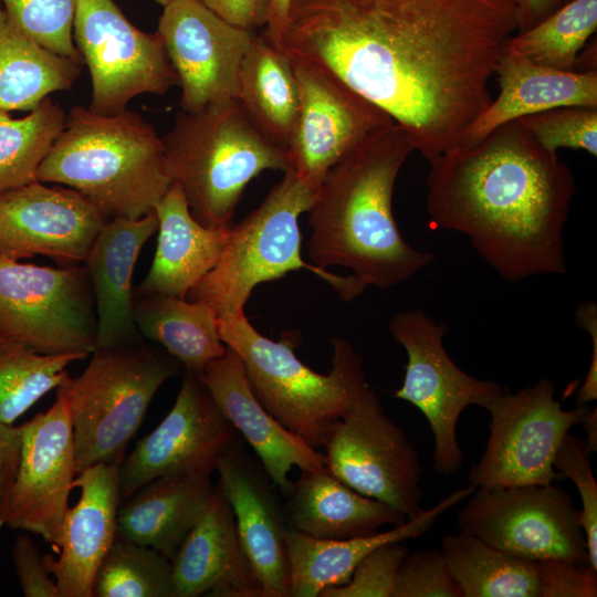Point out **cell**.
Wrapping results in <instances>:
<instances>
[{"label":"cell","mask_w":597,"mask_h":597,"mask_svg":"<svg viewBox=\"0 0 597 597\" xmlns=\"http://www.w3.org/2000/svg\"><path fill=\"white\" fill-rule=\"evenodd\" d=\"M517 27L511 0H292L281 49L386 112L431 163L492 102Z\"/></svg>","instance_id":"cell-1"},{"label":"cell","mask_w":597,"mask_h":597,"mask_svg":"<svg viewBox=\"0 0 597 597\" xmlns=\"http://www.w3.org/2000/svg\"><path fill=\"white\" fill-rule=\"evenodd\" d=\"M429 165L432 227L465 235L507 282L566 272L563 230L575 178L517 119Z\"/></svg>","instance_id":"cell-2"},{"label":"cell","mask_w":597,"mask_h":597,"mask_svg":"<svg viewBox=\"0 0 597 597\" xmlns=\"http://www.w3.org/2000/svg\"><path fill=\"white\" fill-rule=\"evenodd\" d=\"M413 151L396 123L353 148L326 174L308 209L311 264L344 266L363 285L388 290L434 261L409 244L392 213L397 177Z\"/></svg>","instance_id":"cell-3"},{"label":"cell","mask_w":597,"mask_h":597,"mask_svg":"<svg viewBox=\"0 0 597 597\" xmlns=\"http://www.w3.org/2000/svg\"><path fill=\"white\" fill-rule=\"evenodd\" d=\"M36 179L78 191L109 219L153 212L171 185L161 137L138 113L102 115L82 106L66 115Z\"/></svg>","instance_id":"cell-4"},{"label":"cell","mask_w":597,"mask_h":597,"mask_svg":"<svg viewBox=\"0 0 597 597\" xmlns=\"http://www.w3.org/2000/svg\"><path fill=\"white\" fill-rule=\"evenodd\" d=\"M161 140L170 184L206 227H231L248 184L264 170L290 167L287 150L260 130L237 98L178 112Z\"/></svg>","instance_id":"cell-5"},{"label":"cell","mask_w":597,"mask_h":597,"mask_svg":"<svg viewBox=\"0 0 597 597\" xmlns=\"http://www.w3.org/2000/svg\"><path fill=\"white\" fill-rule=\"evenodd\" d=\"M217 323L221 341L240 356L256 399L312 448L323 447L328 428L369 386L360 355L344 338H332V368L324 375L295 355L292 333L270 339L245 313L217 318Z\"/></svg>","instance_id":"cell-6"},{"label":"cell","mask_w":597,"mask_h":597,"mask_svg":"<svg viewBox=\"0 0 597 597\" xmlns=\"http://www.w3.org/2000/svg\"><path fill=\"white\" fill-rule=\"evenodd\" d=\"M283 174L261 205L230 228L217 264L187 295L209 306L217 318L244 313L256 285L300 269L320 276L346 302L365 290L352 275L333 274L303 260L298 218L308 211L316 191L293 170Z\"/></svg>","instance_id":"cell-7"},{"label":"cell","mask_w":597,"mask_h":597,"mask_svg":"<svg viewBox=\"0 0 597 597\" xmlns=\"http://www.w3.org/2000/svg\"><path fill=\"white\" fill-rule=\"evenodd\" d=\"M178 360L135 342L96 348L85 370L59 390L67 398L76 472L122 460L160 386Z\"/></svg>","instance_id":"cell-8"},{"label":"cell","mask_w":597,"mask_h":597,"mask_svg":"<svg viewBox=\"0 0 597 597\" xmlns=\"http://www.w3.org/2000/svg\"><path fill=\"white\" fill-rule=\"evenodd\" d=\"M97 314L85 264L39 266L0 258V342L44 355L96 349Z\"/></svg>","instance_id":"cell-9"},{"label":"cell","mask_w":597,"mask_h":597,"mask_svg":"<svg viewBox=\"0 0 597 597\" xmlns=\"http://www.w3.org/2000/svg\"><path fill=\"white\" fill-rule=\"evenodd\" d=\"M388 329L408 357L402 385L394 397L423 413L433 437V469L441 475L453 474L463 463L457 439L462 411L471 405L486 409L505 387L472 377L458 367L443 345L448 325L437 323L421 310L396 313Z\"/></svg>","instance_id":"cell-10"},{"label":"cell","mask_w":597,"mask_h":597,"mask_svg":"<svg viewBox=\"0 0 597 597\" xmlns=\"http://www.w3.org/2000/svg\"><path fill=\"white\" fill-rule=\"evenodd\" d=\"M548 378L512 394L505 387L486 408L490 434L481 459L471 468L474 489L548 484L563 476L554 468L556 452L569 430L582 425L591 408L565 410Z\"/></svg>","instance_id":"cell-11"},{"label":"cell","mask_w":597,"mask_h":597,"mask_svg":"<svg viewBox=\"0 0 597 597\" xmlns=\"http://www.w3.org/2000/svg\"><path fill=\"white\" fill-rule=\"evenodd\" d=\"M457 525L461 532L526 559L589 564L580 510L553 482L475 489L458 513Z\"/></svg>","instance_id":"cell-12"},{"label":"cell","mask_w":597,"mask_h":597,"mask_svg":"<svg viewBox=\"0 0 597 597\" xmlns=\"http://www.w3.org/2000/svg\"><path fill=\"white\" fill-rule=\"evenodd\" d=\"M323 448L326 467L355 491L390 505L408 520L425 511L418 452L386 415L370 386L328 428Z\"/></svg>","instance_id":"cell-13"},{"label":"cell","mask_w":597,"mask_h":597,"mask_svg":"<svg viewBox=\"0 0 597 597\" xmlns=\"http://www.w3.org/2000/svg\"><path fill=\"white\" fill-rule=\"evenodd\" d=\"M73 41L90 72L92 112L114 115L136 96L178 85L158 33L136 28L114 0H77Z\"/></svg>","instance_id":"cell-14"},{"label":"cell","mask_w":597,"mask_h":597,"mask_svg":"<svg viewBox=\"0 0 597 597\" xmlns=\"http://www.w3.org/2000/svg\"><path fill=\"white\" fill-rule=\"evenodd\" d=\"M187 113L234 100L243 57L256 31L229 23L199 0H169L156 31Z\"/></svg>","instance_id":"cell-15"},{"label":"cell","mask_w":597,"mask_h":597,"mask_svg":"<svg viewBox=\"0 0 597 597\" xmlns=\"http://www.w3.org/2000/svg\"><path fill=\"white\" fill-rule=\"evenodd\" d=\"M292 63L300 111L286 148L289 169L317 191L336 163L366 137L395 122L335 75Z\"/></svg>","instance_id":"cell-16"},{"label":"cell","mask_w":597,"mask_h":597,"mask_svg":"<svg viewBox=\"0 0 597 597\" xmlns=\"http://www.w3.org/2000/svg\"><path fill=\"white\" fill-rule=\"evenodd\" d=\"M238 431L199 377L186 370L176 401L119 467V499L167 474L210 472Z\"/></svg>","instance_id":"cell-17"},{"label":"cell","mask_w":597,"mask_h":597,"mask_svg":"<svg viewBox=\"0 0 597 597\" xmlns=\"http://www.w3.org/2000/svg\"><path fill=\"white\" fill-rule=\"evenodd\" d=\"M22 432L18 474L3 524L34 533L55 549L77 474L66 396L56 389L52 407L23 423Z\"/></svg>","instance_id":"cell-18"},{"label":"cell","mask_w":597,"mask_h":597,"mask_svg":"<svg viewBox=\"0 0 597 597\" xmlns=\"http://www.w3.org/2000/svg\"><path fill=\"white\" fill-rule=\"evenodd\" d=\"M109 218L78 191L39 180L0 192V258L83 264Z\"/></svg>","instance_id":"cell-19"},{"label":"cell","mask_w":597,"mask_h":597,"mask_svg":"<svg viewBox=\"0 0 597 597\" xmlns=\"http://www.w3.org/2000/svg\"><path fill=\"white\" fill-rule=\"evenodd\" d=\"M216 470L262 597H290L289 525L275 484L239 439L224 450Z\"/></svg>","instance_id":"cell-20"},{"label":"cell","mask_w":597,"mask_h":597,"mask_svg":"<svg viewBox=\"0 0 597 597\" xmlns=\"http://www.w3.org/2000/svg\"><path fill=\"white\" fill-rule=\"evenodd\" d=\"M122 461L94 464L73 480L80 500L65 513L56 556L43 555L60 597H92L96 570L117 537Z\"/></svg>","instance_id":"cell-21"},{"label":"cell","mask_w":597,"mask_h":597,"mask_svg":"<svg viewBox=\"0 0 597 597\" xmlns=\"http://www.w3.org/2000/svg\"><path fill=\"white\" fill-rule=\"evenodd\" d=\"M227 346V345H226ZM234 429L252 447L280 492L287 496L293 488L290 472L326 467L324 452L308 446L285 428L256 399L240 356L229 346L197 375Z\"/></svg>","instance_id":"cell-22"},{"label":"cell","mask_w":597,"mask_h":597,"mask_svg":"<svg viewBox=\"0 0 597 597\" xmlns=\"http://www.w3.org/2000/svg\"><path fill=\"white\" fill-rule=\"evenodd\" d=\"M170 563L176 597H262L219 483Z\"/></svg>","instance_id":"cell-23"},{"label":"cell","mask_w":597,"mask_h":597,"mask_svg":"<svg viewBox=\"0 0 597 597\" xmlns=\"http://www.w3.org/2000/svg\"><path fill=\"white\" fill-rule=\"evenodd\" d=\"M157 229L155 211L137 219L115 217L94 240L84 264L95 298L96 348L135 342L132 277L140 250Z\"/></svg>","instance_id":"cell-24"},{"label":"cell","mask_w":597,"mask_h":597,"mask_svg":"<svg viewBox=\"0 0 597 597\" xmlns=\"http://www.w3.org/2000/svg\"><path fill=\"white\" fill-rule=\"evenodd\" d=\"M475 489L468 484L413 519L386 532L347 540H320L287 527L290 597H318L328 587L349 582L356 566L376 547L417 538L434 525L439 516L468 499Z\"/></svg>","instance_id":"cell-25"},{"label":"cell","mask_w":597,"mask_h":597,"mask_svg":"<svg viewBox=\"0 0 597 597\" xmlns=\"http://www.w3.org/2000/svg\"><path fill=\"white\" fill-rule=\"evenodd\" d=\"M495 74L500 92L469 126L458 146H470L494 128L521 117L563 106L597 107V72L543 66L509 52Z\"/></svg>","instance_id":"cell-26"},{"label":"cell","mask_w":597,"mask_h":597,"mask_svg":"<svg viewBox=\"0 0 597 597\" xmlns=\"http://www.w3.org/2000/svg\"><path fill=\"white\" fill-rule=\"evenodd\" d=\"M158 242L151 266L134 296L165 294L187 298L217 264L231 227L211 228L191 214L180 188L171 184L154 209Z\"/></svg>","instance_id":"cell-27"},{"label":"cell","mask_w":597,"mask_h":597,"mask_svg":"<svg viewBox=\"0 0 597 597\" xmlns=\"http://www.w3.org/2000/svg\"><path fill=\"white\" fill-rule=\"evenodd\" d=\"M211 474H167L144 484L118 506L117 538L171 559L209 504L216 488Z\"/></svg>","instance_id":"cell-28"},{"label":"cell","mask_w":597,"mask_h":597,"mask_svg":"<svg viewBox=\"0 0 597 597\" xmlns=\"http://www.w3.org/2000/svg\"><path fill=\"white\" fill-rule=\"evenodd\" d=\"M287 498L283 507L287 525L320 540L367 536L408 520L390 505L355 491L327 467L301 470Z\"/></svg>","instance_id":"cell-29"},{"label":"cell","mask_w":597,"mask_h":597,"mask_svg":"<svg viewBox=\"0 0 597 597\" xmlns=\"http://www.w3.org/2000/svg\"><path fill=\"white\" fill-rule=\"evenodd\" d=\"M237 100L271 140L287 148L300 111L292 61L264 33H255L243 57Z\"/></svg>","instance_id":"cell-30"},{"label":"cell","mask_w":597,"mask_h":597,"mask_svg":"<svg viewBox=\"0 0 597 597\" xmlns=\"http://www.w3.org/2000/svg\"><path fill=\"white\" fill-rule=\"evenodd\" d=\"M134 297L137 331L160 344L186 370L199 375L224 354L217 316L206 304L165 294Z\"/></svg>","instance_id":"cell-31"},{"label":"cell","mask_w":597,"mask_h":597,"mask_svg":"<svg viewBox=\"0 0 597 597\" xmlns=\"http://www.w3.org/2000/svg\"><path fill=\"white\" fill-rule=\"evenodd\" d=\"M81 61L56 54L20 31L0 7V109L32 111L53 92L69 90Z\"/></svg>","instance_id":"cell-32"},{"label":"cell","mask_w":597,"mask_h":597,"mask_svg":"<svg viewBox=\"0 0 597 597\" xmlns=\"http://www.w3.org/2000/svg\"><path fill=\"white\" fill-rule=\"evenodd\" d=\"M440 549L462 597H541L537 561L461 531L444 535Z\"/></svg>","instance_id":"cell-33"},{"label":"cell","mask_w":597,"mask_h":597,"mask_svg":"<svg viewBox=\"0 0 597 597\" xmlns=\"http://www.w3.org/2000/svg\"><path fill=\"white\" fill-rule=\"evenodd\" d=\"M597 28V0H570L509 40L505 52L564 71H576L578 54Z\"/></svg>","instance_id":"cell-34"},{"label":"cell","mask_w":597,"mask_h":597,"mask_svg":"<svg viewBox=\"0 0 597 597\" xmlns=\"http://www.w3.org/2000/svg\"><path fill=\"white\" fill-rule=\"evenodd\" d=\"M65 118V111L50 96L21 118L0 109V192L38 180L39 166Z\"/></svg>","instance_id":"cell-35"},{"label":"cell","mask_w":597,"mask_h":597,"mask_svg":"<svg viewBox=\"0 0 597 597\" xmlns=\"http://www.w3.org/2000/svg\"><path fill=\"white\" fill-rule=\"evenodd\" d=\"M86 356L44 355L0 342V422L13 425L30 407L70 375L66 367Z\"/></svg>","instance_id":"cell-36"},{"label":"cell","mask_w":597,"mask_h":597,"mask_svg":"<svg viewBox=\"0 0 597 597\" xmlns=\"http://www.w3.org/2000/svg\"><path fill=\"white\" fill-rule=\"evenodd\" d=\"M92 597H176L170 559L116 537L96 570Z\"/></svg>","instance_id":"cell-37"},{"label":"cell","mask_w":597,"mask_h":597,"mask_svg":"<svg viewBox=\"0 0 597 597\" xmlns=\"http://www.w3.org/2000/svg\"><path fill=\"white\" fill-rule=\"evenodd\" d=\"M9 20L45 49L77 61L73 21L77 0H0Z\"/></svg>","instance_id":"cell-38"},{"label":"cell","mask_w":597,"mask_h":597,"mask_svg":"<svg viewBox=\"0 0 597 597\" xmlns=\"http://www.w3.org/2000/svg\"><path fill=\"white\" fill-rule=\"evenodd\" d=\"M546 149H582L597 156V107L563 106L517 119Z\"/></svg>","instance_id":"cell-39"},{"label":"cell","mask_w":597,"mask_h":597,"mask_svg":"<svg viewBox=\"0 0 597 597\" xmlns=\"http://www.w3.org/2000/svg\"><path fill=\"white\" fill-rule=\"evenodd\" d=\"M593 450L585 439L567 433L554 458V468L572 480L582 500L580 524L585 531L589 564L597 569V482L593 473Z\"/></svg>","instance_id":"cell-40"},{"label":"cell","mask_w":597,"mask_h":597,"mask_svg":"<svg viewBox=\"0 0 597 597\" xmlns=\"http://www.w3.org/2000/svg\"><path fill=\"white\" fill-rule=\"evenodd\" d=\"M408 554L401 542L383 544L363 558L348 583L328 587L318 597H392L399 568Z\"/></svg>","instance_id":"cell-41"},{"label":"cell","mask_w":597,"mask_h":597,"mask_svg":"<svg viewBox=\"0 0 597 597\" xmlns=\"http://www.w3.org/2000/svg\"><path fill=\"white\" fill-rule=\"evenodd\" d=\"M392 597H462L441 549L422 548L408 554Z\"/></svg>","instance_id":"cell-42"},{"label":"cell","mask_w":597,"mask_h":597,"mask_svg":"<svg viewBox=\"0 0 597 597\" xmlns=\"http://www.w3.org/2000/svg\"><path fill=\"white\" fill-rule=\"evenodd\" d=\"M541 597H596L597 569L564 559L537 561Z\"/></svg>","instance_id":"cell-43"},{"label":"cell","mask_w":597,"mask_h":597,"mask_svg":"<svg viewBox=\"0 0 597 597\" xmlns=\"http://www.w3.org/2000/svg\"><path fill=\"white\" fill-rule=\"evenodd\" d=\"M12 558L20 587L25 597H60L54 578L33 540L19 534L12 545Z\"/></svg>","instance_id":"cell-44"},{"label":"cell","mask_w":597,"mask_h":597,"mask_svg":"<svg viewBox=\"0 0 597 597\" xmlns=\"http://www.w3.org/2000/svg\"><path fill=\"white\" fill-rule=\"evenodd\" d=\"M22 437V425L0 422V528L4 525V513L18 474Z\"/></svg>","instance_id":"cell-45"},{"label":"cell","mask_w":597,"mask_h":597,"mask_svg":"<svg viewBox=\"0 0 597 597\" xmlns=\"http://www.w3.org/2000/svg\"><path fill=\"white\" fill-rule=\"evenodd\" d=\"M231 24L256 30L266 27L270 0H199Z\"/></svg>","instance_id":"cell-46"},{"label":"cell","mask_w":597,"mask_h":597,"mask_svg":"<svg viewBox=\"0 0 597 597\" xmlns=\"http://www.w3.org/2000/svg\"><path fill=\"white\" fill-rule=\"evenodd\" d=\"M561 0H520L517 3V31L522 32L542 21L557 9Z\"/></svg>","instance_id":"cell-47"},{"label":"cell","mask_w":597,"mask_h":597,"mask_svg":"<svg viewBox=\"0 0 597 597\" xmlns=\"http://www.w3.org/2000/svg\"><path fill=\"white\" fill-rule=\"evenodd\" d=\"M291 1L292 0H270L269 21L263 33L280 49Z\"/></svg>","instance_id":"cell-48"},{"label":"cell","mask_w":597,"mask_h":597,"mask_svg":"<svg viewBox=\"0 0 597 597\" xmlns=\"http://www.w3.org/2000/svg\"><path fill=\"white\" fill-rule=\"evenodd\" d=\"M587 438L585 439L593 452L597 451V415L596 408L591 409L586 420L582 423Z\"/></svg>","instance_id":"cell-49"},{"label":"cell","mask_w":597,"mask_h":597,"mask_svg":"<svg viewBox=\"0 0 597 597\" xmlns=\"http://www.w3.org/2000/svg\"><path fill=\"white\" fill-rule=\"evenodd\" d=\"M154 1H156L157 3L164 7L165 4L168 3L169 0H154Z\"/></svg>","instance_id":"cell-50"},{"label":"cell","mask_w":597,"mask_h":597,"mask_svg":"<svg viewBox=\"0 0 597 597\" xmlns=\"http://www.w3.org/2000/svg\"><path fill=\"white\" fill-rule=\"evenodd\" d=\"M511 1L514 2L517 6L520 0H511Z\"/></svg>","instance_id":"cell-51"}]
</instances>
